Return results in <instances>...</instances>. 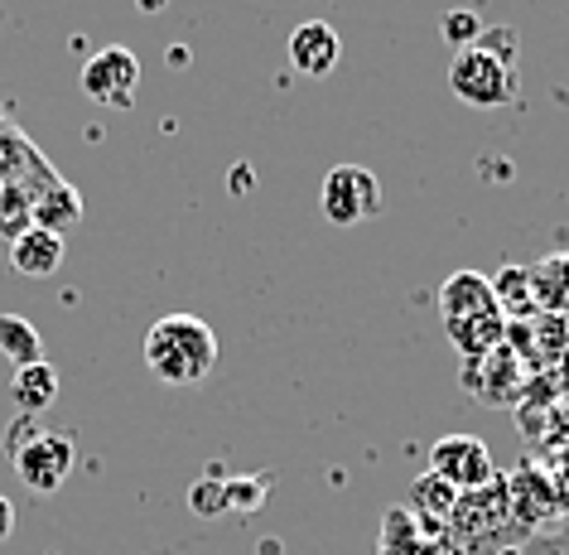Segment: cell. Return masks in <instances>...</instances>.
<instances>
[{
	"label": "cell",
	"mask_w": 569,
	"mask_h": 555,
	"mask_svg": "<svg viewBox=\"0 0 569 555\" xmlns=\"http://www.w3.org/2000/svg\"><path fill=\"white\" fill-rule=\"evenodd\" d=\"M430 474H439L453 493H482L497 478V464L478 435H445L430 445Z\"/></svg>",
	"instance_id": "277c9868"
},
{
	"label": "cell",
	"mask_w": 569,
	"mask_h": 555,
	"mask_svg": "<svg viewBox=\"0 0 569 555\" xmlns=\"http://www.w3.org/2000/svg\"><path fill=\"white\" fill-rule=\"evenodd\" d=\"M319 212L333 227H358L381 212V179L362 165H333L319 189Z\"/></svg>",
	"instance_id": "3957f363"
},
{
	"label": "cell",
	"mask_w": 569,
	"mask_h": 555,
	"mask_svg": "<svg viewBox=\"0 0 569 555\" xmlns=\"http://www.w3.org/2000/svg\"><path fill=\"white\" fill-rule=\"evenodd\" d=\"M482 30H488V24H482L473 10H449V16L439 20V34H445V44H453V53L473 49L478 39H482Z\"/></svg>",
	"instance_id": "e0dca14e"
},
{
	"label": "cell",
	"mask_w": 569,
	"mask_h": 555,
	"mask_svg": "<svg viewBox=\"0 0 569 555\" xmlns=\"http://www.w3.org/2000/svg\"><path fill=\"white\" fill-rule=\"evenodd\" d=\"M212 507H227V483L203 478V483L193 488V512H212Z\"/></svg>",
	"instance_id": "d6986e66"
},
{
	"label": "cell",
	"mask_w": 569,
	"mask_h": 555,
	"mask_svg": "<svg viewBox=\"0 0 569 555\" xmlns=\"http://www.w3.org/2000/svg\"><path fill=\"white\" fill-rule=\"evenodd\" d=\"M63 256H68V237L44 232V227H24V232L10 241V266L30 280H49L53 270L63 266Z\"/></svg>",
	"instance_id": "ba28073f"
},
{
	"label": "cell",
	"mask_w": 569,
	"mask_h": 555,
	"mask_svg": "<svg viewBox=\"0 0 569 555\" xmlns=\"http://www.w3.org/2000/svg\"><path fill=\"white\" fill-rule=\"evenodd\" d=\"M6 20H10V16H6V6H0V24H6Z\"/></svg>",
	"instance_id": "603a6c76"
},
{
	"label": "cell",
	"mask_w": 569,
	"mask_h": 555,
	"mask_svg": "<svg viewBox=\"0 0 569 555\" xmlns=\"http://www.w3.org/2000/svg\"><path fill=\"white\" fill-rule=\"evenodd\" d=\"M10 464H16V474H20L24 488L39 493V497H49V493L63 488L68 474H73V439L39 430V435L24 439L16 454H10Z\"/></svg>",
	"instance_id": "5b68a950"
},
{
	"label": "cell",
	"mask_w": 569,
	"mask_h": 555,
	"mask_svg": "<svg viewBox=\"0 0 569 555\" xmlns=\"http://www.w3.org/2000/svg\"><path fill=\"white\" fill-rule=\"evenodd\" d=\"M10 532H16V503H10V497H0V541H6Z\"/></svg>",
	"instance_id": "ffe728a7"
},
{
	"label": "cell",
	"mask_w": 569,
	"mask_h": 555,
	"mask_svg": "<svg viewBox=\"0 0 569 555\" xmlns=\"http://www.w3.org/2000/svg\"><path fill=\"white\" fill-rule=\"evenodd\" d=\"M338 59H343V39H338L333 24H323V20L295 24V34H290V68L295 73L329 78L338 68Z\"/></svg>",
	"instance_id": "52a82bcc"
},
{
	"label": "cell",
	"mask_w": 569,
	"mask_h": 555,
	"mask_svg": "<svg viewBox=\"0 0 569 555\" xmlns=\"http://www.w3.org/2000/svg\"><path fill=\"white\" fill-rule=\"evenodd\" d=\"M531 276V300L546 315H569V251H555L546 261L526 266Z\"/></svg>",
	"instance_id": "4fadbf2b"
},
{
	"label": "cell",
	"mask_w": 569,
	"mask_h": 555,
	"mask_svg": "<svg viewBox=\"0 0 569 555\" xmlns=\"http://www.w3.org/2000/svg\"><path fill=\"white\" fill-rule=\"evenodd\" d=\"M63 381H59V367L49 363H24L16 367V377H10V402H16L20 416H44V410L59 402Z\"/></svg>",
	"instance_id": "8fae6325"
},
{
	"label": "cell",
	"mask_w": 569,
	"mask_h": 555,
	"mask_svg": "<svg viewBox=\"0 0 569 555\" xmlns=\"http://www.w3.org/2000/svg\"><path fill=\"white\" fill-rule=\"evenodd\" d=\"M6 126H10V107H0V131H6Z\"/></svg>",
	"instance_id": "7402d4cb"
},
{
	"label": "cell",
	"mask_w": 569,
	"mask_h": 555,
	"mask_svg": "<svg viewBox=\"0 0 569 555\" xmlns=\"http://www.w3.org/2000/svg\"><path fill=\"white\" fill-rule=\"evenodd\" d=\"M146 367L164 387H198L218 373V334L198 315H164L146 334Z\"/></svg>",
	"instance_id": "6da1fadb"
},
{
	"label": "cell",
	"mask_w": 569,
	"mask_h": 555,
	"mask_svg": "<svg viewBox=\"0 0 569 555\" xmlns=\"http://www.w3.org/2000/svg\"><path fill=\"white\" fill-rule=\"evenodd\" d=\"M78 222H82V194L63 179H53L30 208V227H44V232H59V237H68Z\"/></svg>",
	"instance_id": "7c38bea8"
},
{
	"label": "cell",
	"mask_w": 569,
	"mask_h": 555,
	"mask_svg": "<svg viewBox=\"0 0 569 555\" xmlns=\"http://www.w3.org/2000/svg\"><path fill=\"white\" fill-rule=\"evenodd\" d=\"M82 97H92L97 107H131V97L140 88V59L131 49L111 44L97 49L88 63H82Z\"/></svg>",
	"instance_id": "8992f818"
},
{
	"label": "cell",
	"mask_w": 569,
	"mask_h": 555,
	"mask_svg": "<svg viewBox=\"0 0 569 555\" xmlns=\"http://www.w3.org/2000/svg\"><path fill=\"white\" fill-rule=\"evenodd\" d=\"M449 88L459 102L488 111V107H507L511 97H517L521 78H517V63L497 59V53H488L482 44L473 49H459L449 63Z\"/></svg>",
	"instance_id": "7a4b0ae2"
},
{
	"label": "cell",
	"mask_w": 569,
	"mask_h": 555,
	"mask_svg": "<svg viewBox=\"0 0 569 555\" xmlns=\"http://www.w3.org/2000/svg\"><path fill=\"white\" fill-rule=\"evenodd\" d=\"M439 309H445V324L449 319L482 315V309H497V300H492V276H482V270H453L445 286H439Z\"/></svg>",
	"instance_id": "9c48e42d"
},
{
	"label": "cell",
	"mask_w": 569,
	"mask_h": 555,
	"mask_svg": "<svg viewBox=\"0 0 569 555\" xmlns=\"http://www.w3.org/2000/svg\"><path fill=\"white\" fill-rule=\"evenodd\" d=\"M0 353L16 367L24 363H44V338L24 315H0Z\"/></svg>",
	"instance_id": "9a60e30c"
},
{
	"label": "cell",
	"mask_w": 569,
	"mask_h": 555,
	"mask_svg": "<svg viewBox=\"0 0 569 555\" xmlns=\"http://www.w3.org/2000/svg\"><path fill=\"white\" fill-rule=\"evenodd\" d=\"M492 300H497V315L507 324L521 319V315H536V300H531V276L526 266H502L492 276Z\"/></svg>",
	"instance_id": "5bb4252c"
},
{
	"label": "cell",
	"mask_w": 569,
	"mask_h": 555,
	"mask_svg": "<svg viewBox=\"0 0 569 555\" xmlns=\"http://www.w3.org/2000/svg\"><path fill=\"white\" fill-rule=\"evenodd\" d=\"M449 344L463 353L468 363L488 358V353H497L507 344V319L497 315V309H482V315H468V319H449Z\"/></svg>",
	"instance_id": "30bf717a"
},
{
	"label": "cell",
	"mask_w": 569,
	"mask_h": 555,
	"mask_svg": "<svg viewBox=\"0 0 569 555\" xmlns=\"http://www.w3.org/2000/svg\"><path fill=\"white\" fill-rule=\"evenodd\" d=\"M517 555H569V532H536L526 536Z\"/></svg>",
	"instance_id": "ac0fdd59"
},
{
	"label": "cell",
	"mask_w": 569,
	"mask_h": 555,
	"mask_svg": "<svg viewBox=\"0 0 569 555\" xmlns=\"http://www.w3.org/2000/svg\"><path fill=\"white\" fill-rule=\"evenodd\" d=\"M459 497L463 493H453L445 478L439 474H425L420 483H416V493H410V507L420 512V522H430V526H439V522H449L453 517V507H459Z\"/></svg>",
	"instance_id": "2e32d148"
},
{
	"label": "cell",
	"mask_w": 569,
	"mask_h": 555,
	"mask_svg": "<svg viewBox=\"0 0 569 555\" xmlns=\"http://www.w3.org/2000/svg\"><path fill=\"white\" fill-rule=\"evenodd\" d=\"M136 6H140V10H150V16H154V10H164L169 0H136Z\"/></svg>",
	"instance_id": "44dd1931"
}]
</instances>
